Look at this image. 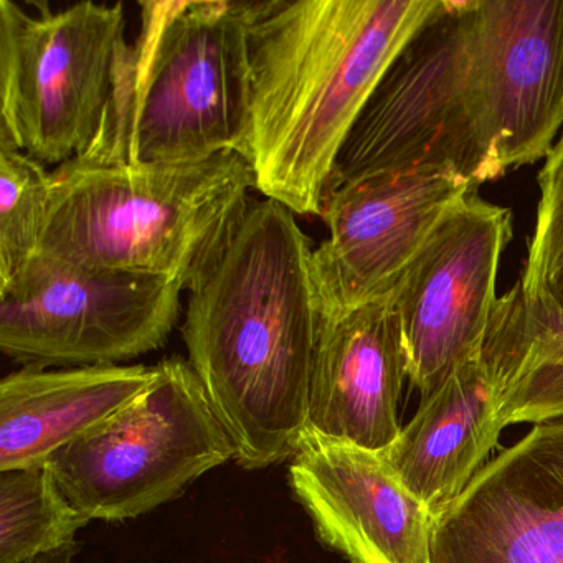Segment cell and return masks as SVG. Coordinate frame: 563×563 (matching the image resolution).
Wrapping results in <instances>:
<instances>
[{
    "instance_id": "cell-8",
    "label": "cell",
    "mask_w": 563,
    "mask_h": 563,
    "mask_svg": "<svg viewBox=\"0 0 563 563\" xmlns=\"http://www.w3.org/2000/svg\"><path fill=\"white\" fill-rule=\"evenodd\" d=\"M184 289L38 253L0 288V351L24 367L121 365L166 344Z\"/></svg>"
},
{
    "instance_id": "cell-11",
    "label": "cell",
    "mask_w": 563,
    "mask_h": 563,
    "mask_svg": "<svg viewBox=\"0 0 563 563\" xmlns=\"http://www.w3.org/2000/svg\"><path fill=\"white\" fill-rule=\"evenodd\" d=\"M467 37L500 166L545 159L563 124V0H467Z\"/></svg>"
},
{
    "instance_id": "cell-14",
    "label": "cell",
    "mask_w": 563,
    "mask_h": 563,
    "mask_svg": "<svg viewBox=\"0 0 563 563\" xmlns=\"http://www.w3.org/2000/svg\"><path fill=\"white\" fill-rule=\"evenodd\" d=\"M407 378L391 296L344 314H322L306 433L385 450L401 430L398 407Z\"/></svg>"
},
{
    "instance_id": "cell-21",
    "label": "cell",
    "mask_w": 563,
    "mask_h": 563,
    "mask_svg": "<svg viewBox=\"0 0 563 563\" xmlns=\"http://www.w3.org/2000/svg\"><path fill=\"white\" fill-rule=\"evenodd\" d=\"M78 553V542L70 543L64 549L55 550V552L45 553V555L35 556L25 563H74L75 555Z\"/></svg>"
},
{
    "instance_id": "cell-9",
    "label": "cell",
    "mask_w": 563,
    "mask_h": 563,
    "mask_svg": "<svg viewBox=\"0 0 563 563\" xmlns=\"http://www.w3.org/2000/svg\"><path fill=\"white\" fill-rule=\"evenodd\" d=\"M512 239V212L473 192L457 203L391 292L420 401L454 368L479 357L496 308L500 256Z\"/></svg>"
},
{
    "instance_id": "cell-3",
    "label": "cell",
    "mask_w": 563,
    "mask_h": 563,
    "mask_svg": "<svg viewBox=\"0 0 563 563\" xmlns=\"http://www.w3.org/2000/svg\"><path fill=\"white\" fill-rule=\"evenodd\" d=\"M256 189L240 153L134 164L85 153L52 170L41 255L90 269L173 279L189 289Z\"/></svg>"
},
{
    "instance_id": "cell-5",
    "label": "cell",
    "mask_w": 563,
    "mask_h": 563,
    "mask_svg": "<svg viewBox=\"0 0 563 563\" xmlns=\"http://www.w3.org/2000/svg\"><path fill=\"white\" fill-rule=\"evenodd\" d=\"M408 170H448L476 187L506 174L471 78L467 0H443L385 71L339 154L328 194Z\"/></svg>"
},
{
    "instance_id": "cell-16",
    "label": "cell",
    "mask_w": 563,
    "mask_h": 563,
    "mask_svg": "<svg viewBox=\"0 0 563 563\" xmlns=\"http://www.w3.org/2000/svg\"><path fill=\"white\" fill-rule=\"evenodd\" d=\"M154 375L146 365L12 372L0 382V471L45 463L143 394Z\"/></svg>"
},
{
    "instance_id": "cell-10",
    "label": "cell",
    "mask_w": 563,
    "mask_h": 563,
    "mask_svg": "<svg viewBox=\"0 0 563 563\" xmlns=\"http://www.w3.org/2000/svg\"><path fill=\"white\" fill-rule=\"evenodd\" d=\"M477 189L448 170H408L331 190L319 216L329 235L312 252L322 314L390 296L441 220Z\"/></svg>"
},
{
    "instance_id": "cell-1",
    "label": "cell",
    "mask_w": 563,
    "mask_h": 563,
    "mask_svg": "<svg viewBox=\"0 0 563 563\" xmlns=\"http://www.w3.org/2000/svg\"><path fill=\"white\" fill-rule=\"evenodd\" d=\"M312 252L291 210L256 200L189 288V364L245 470L295 456L305 438L322 324Z\"/></svg>"
},
{
    "instance_id": "cell-6",
    "label": "cell",
    "mask_w": 563,
    "mask_h": 563,
    "mask_svg": "<svg viewBox=\"0 0 563 563\" xmlns=\"http://www.w3.org/2000/svg\"><path fill=\"white\" fill-rule=\"evenodd\" d=\"M32 5L0 0V144L58 167L93 147L133 45L121 2Z\"/></svg>"
},
{
    "instance_id": "cell-15",
    "label": "cell",
    "mask_w": 563,
    "mask_h": 563,
    "mask_svg": "<svg viewBox=\"0 0 563 563\" xmlns=\"http://www.w3.org/2000/svg\"><path fill=\"white\" fill-rule=\"evenodd\" d=\"M504 430L489 375L479 357L464 362L380 451L391 473L440 516L464 493Z\"/></svg>"
},
{
    "instance_id": "cell-7",
    "label": "cell",
    "mask_w": 563,
    "mask_h": 563,
    "mask_svg": "<svg viewBox=\"0 0 563 563\" xmlns=\"http://www.w3.org/2000/svg\"><path fill=\"white\" fill-rule=\"evenodd\" d=\"M154 367L143 394L45 461L90 520L151 512L236 456L189 361L164 358Z\"/></svg>"
},
{
    "instance_id": "cell-12",
    "label": "cell",
    "mask_w": 563,
    "mask_h": 563,
    "mask_svg": "<svg viewBox=\"0 0 563 563\" xmlns=\"http://www.w3.org/2000/svg\"><path fill=\"white\" fill-rule=\"evenodd\" d=\"M431 563H563V418L533 424L434 517Z\"/></svg>"
},
{
    "instance_id": "cell-13",
    "label": "cell",
    "mask_w": 563,
    "mask_h": 563,
    "mask_svg": "<svg viewBox=\"0 0 563 563\" xmlns=\"http://www.w3.org/2000/svg\"><path fill=\"white\" fill-rule=\"evenodd\" d=\"M289 487L319 540L351 563H431L434 516L382 457L306 433Z\"/></svg>"
},
{
    "instance_id": "cell-2",
    "label": "cell",
    "mask_w": 563,
    "mask_h": 563,
    "mask_svg": "<svg viewBox=\"0 0 563 563\" xmlns=\"http://www.w3.org/2000/svg\"><path fill=\"white\" fill-rule=\"evenodd\" d=\"M443 0H262L250 31L243 157L256 190L321 216L339 154L375 88Z\"/></svg>"
},
{
    "instance_id": "cell-20",
    "label": "cell",
    "mask_w": 563,
    "mask_h": 563,
    "mask_svg": "<svg viewBox=\"0 0 563 563\" xmlns=\"http://www.w3.org/2000/svg\"><path fill=\"white\" fill-rule=\"evenodd\" d=\"M537 222L519 286L526 299L563 318V131L537 176Z\"/></svg>"
},
{
    "instance_id": "cell-19",
    "label": "cell",
    "mask_w": 563,
    "mask_h": 563,
    "mask_svg": "<svg viewBox=\"0 0 563 563\" xmlns=\"http://www.w3.org/2000/svg\"><path fill=\"white\" fill-rule=\"evenodd\" d=\"M51 192L47 166L0 144V288L41 252Z\"/></svg>"
},
{
    "instance_id": "cell-18",
    "label": "cell",
    "mask_w": 563,
    "mask_h": 563,
    "mask_svg": "<svg viewBox=\"0 0 563 563\" xmlns=\"http://www.w3.org/2000/svg\"><path fill=\"white\" fill-rule=\"evenodd\" d=\"M88 522L47 463L0 471V563H25L64 549Z\"/></svg>"
},
{
    "instance_id": "cell-17",
    "label": "cell",
    "mask_w": 563,
    "mask_h": 563,
    "mask_svg": "<svg viewBox=\"0 0 563 563\" xmlns=\"http://www.w3.org/2000/svg\"><path fill=\"white\" fill-rule=\"evenodd\" d=\"M479 358L504 428L563 418V318L526 299L519 283L497 298Z\"/></svg>"
},
{
    "instance_id": "cell-4",
    "label": "cell",
    "mask_w": 563,
    "mask_h": 563,
    "mask_svg": "<svg viewBox=\"0 0 563 563\" xmlns=\"http://www.w3.org/2000/svg\"><path fill=\"white\" fill-rule=\"evenodd\" d=\"M143 31L88 153L180 164L245 150L250 31L262 0L141 2Z\"/></svg>"
}]
</instances>
